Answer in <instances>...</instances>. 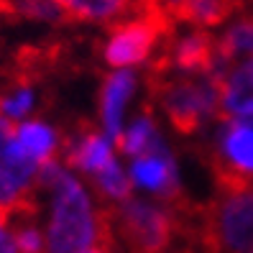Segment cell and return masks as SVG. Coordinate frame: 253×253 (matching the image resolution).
Masks as SVG:
<instances>
[{
	"instance_id": "cell-17",
	"label": "cell",
	"mask_w": 253,
	"mask_h": 253,
	"mask_svg": "<svg viewBox=\"0 0 253 253\" xmlns=\"http://www.w3.org/2000/svg\"><path fill=\"white\" fill-rule=\"evenodd\" d=\"M8 222H10V220H8L3 212H0V238H3V235L8 233Z\"/></svg>"
},
{
	"instance_id": "cell-3",
	"label": "cell",
	"mask_w": 253,
	"mask_h": 253,
	"mask_svg": "<svg viewBox=\"0 0 253 253\" xmlns=\"http://www.w3.org/2000/svg\"><path fill=\"white\" fill-rule=\"evenodd\" d=\"M195 241L205 253H253V187L217 189L197 207Z\"/></svg>"
},
{
	"instance_id": "cell-15",
	"label": "cell",
	"mask_w": 253,
	"mask_h": 253,
	"mask_svg": "<svg viewBox=\"0 0 253 253\" xmlns=\"http://www.w3.org/2000/svg\"><path fill=\"white\" fill-rule=\"evenodd\" d=\"M13 241H16L18 253H43V233L36 228L34 217H16L13 225Z\"/></svg>"
},
{
	"instance_id": "cell-1",
	"label": "cell",
	"mask_w": 253,
	"mask_h": 253,
	"mask_svg": "<svg viewBox=\"0 0 253 253\" xmlns=\"http://www.w3.org/2000/svg\"><path fill=\"white\" fill-rule=\"evenodd\" d=\"M49 192L51 210L43 233V246H46L43 253H80L97 243L115 251L105 205L95 207L90 192L72 171L64 167L59 169L49 184Z\"/></svg>"
},
{
	"instance_id": "cell-11",
	"label": "cell",
	"mask_w": 253,
	"mask_h": 253,
	"mask_svg": "<svg viewBox=\"0 0 253 253\" xmlns=\"http://www.w3.org/2000/svg\"><path fill=\"white\" fill-rule=\"evenodd\" d=\"M115 146L121 148V154H126L130 159L167 151V143H164L161 133H159V126H156L154 115H151V108H148L146 113H141L126 130H121Z\"/></svg>"
},
{
	"instance_id": "cell-13",
	"label": "cell",
	"mask_w": 253,
	"mask_h": 253,
	"mask_svg": "<svg viewBox=\"0 0 253 253\" xmlns=\"http://www.w3.org/2000/svg\"><path fill=\"white\" fill-rule=\"evenodd\" d=\"M248 56H253V13L238 18L217 39V62L222 69H228L230 64Z\"/></svg>"
},
{
	"instance_id": "cell-12",
	"label": "cell",
	"mask_w": 253,
	"mask_h": 253,
	"mask_svg": "<svg viewBox=\"0 0 253 253\" xmlns=\"http://www.w3.org/2000/svg\"><path fill=\"white\" fill-rule=\"evenodd\" d=\"M16 143L34 164H46L59 156V133L43 121L16 123Z\"/></svg>"
},
{
	"instance_id": "cell-5",
	"label": "cell",
	"mask_w": 253,
	"mask_h": 253,
	"mask_svg": "<svg viewBox=\"0 0 253 253\" xmlns=\"http://www.w3.org/2000/svg\"><path fill=\"white\" fill-rule=\"evenodd\" d=\"M130 182L138 184L148 192H154L159 202L179 207L187 202L184 192L179 187V171H176V161L169 151L159 154H146L136 156L130 164Z\"/></svg>"
},
{
	"instance_id": "cell-2",
	"label": "cell",
	"mask_w": 253,
	"mask_h": 253,
	"mask_svg": "<svg viewBox=\"0 0 253 253\" xmlns=\"http://www.w3.org/2000/svg\"><path fill=\"white\" fill-rule=\"evenodd\" d=\"M148 108H159L169 126L192 136L217 118L220 74H148Z\"/></svg>"
},
{
	"instance_id": "cell-8",
	"label": "cell",
	"mask_w": 253,
	"mask_h": 253,
	"mask_svg": "<svg viewBox=\"0 0 253 253\" xmlns=\"http://www.w3.org/2000/svg\"><path fill=\"white\" fill-rule=\"evenodd\" d=\"M161 8L176 26L189 23L195 28H212L241 13L246 0H161Z\"/></svg>"
},
{
	"instance_id": "cell-10",
	"label": "cell",
	"mask_w": 253,
	"mask_h": 253,
	"mask_svg": "<svg viewBox=\"0 0 253 253\" xmlns=\"http://www.w3.org/2000/svg\"><path fill=\"white\" fill-rule=\"evenodd\" d=\"M143 0H56L69 23H118L141 8Z\"/></svg>"
},
{
	"instance_id": "cell-6",
	"label": "cell",
	"mask_w": 253,
	"mask_h": 253,
	"mask_svg": "<svg viewBox=\"0 0 253 253\" xmlns=\"http://www.w3.org/2000/svg\"><path fill=\"white\" fill-rule=\"evenodd\" d=\"M115 159V143L102 128H92L90 123H82L74 136L64 141V161L67 167L80 169L84 174H97Z\"/></svg>"
},
{
	"instance_id": "cell-9",
	"label": "cell",
	"mask_w": 253,
	"mask_h": 253,
	"mask_svg": "<svg viewBox=\"0 0 253 253\" xmlns=\"http://www.w3.org/2000/svg\"><path fill=\"white\" fill-rule=\"evenodd\" d=\"M136 90V77L130 69H115L113 74H108L100 90V121H102V130L113 138V143L118 141L123 130V113L128 100Z\"/></svg>"
},
{
	"instance_id": "cell-14",
	"label": "cell",
	"mask_w": 253,
	"mask_h": 253,
	"mask_svg": "<svg viewBox=\"0 0 253 253\" xmlns=\"http://www.w3.org/2000/svg\"><path fill=\"white\" fill-rule=\"evenodd\" d=\"M92 184L100 192V197L108 200V205H118V202L133 197L130 174L123 171V167L118 164V159H113L108 167L100 169L97 174H92Z\"/></svg>"
},
{
	"instance_id": "cell-16",
	"label": "cell",
	"mask_w": 253,
	"mask_h": 253,
	"mask_svg": "<svg viewBox=\"0 0 253 253\" xmlns=\"http://www.w3.org/2000/svg\"><path fill=\"white\" fill-rule=\"evenodd\" d=\"M80 253H115L113 248H108V246H90V248H84V251H80Z\"/></svg>"
},
{
	"instance_id": "cell-7",
	"label": "cell",
	"mask_w": 253,
	"mask_h": 253,
	"mask_svg": "<svg viewBox=\"0 0 253 253\" xmlns=\"http://www.w3.org/2000/svg\"><path fill=\"white\" fill-rule=\"evenodd\" d=\"M217 121H243L253 113V56L220 74Z\"/></svg>"
},
{
	"instance_id": "cell-4",
	"label": "cell",
	"mask_w": 253,
	"mask_h": 253,
	"mask_svg": "<svg viewBox=\"0 0 253 253\" xmlns=\"http://www.w3.org/2000/svg\"><path fill=\"white\" fill-rule=\"evenodd\" d=\"M210 169L217 189L253 187V126L246 121H220Z\"/></svg>"
}]
</instances>
